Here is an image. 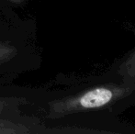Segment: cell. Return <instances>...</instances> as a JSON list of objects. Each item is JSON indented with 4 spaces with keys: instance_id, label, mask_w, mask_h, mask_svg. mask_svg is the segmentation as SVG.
<instances>
[{
    "instance_id": "8992f818",
    "label": "cell",
    "mask_w": 135,
    "mask_h": 134,
    "mask_svg": "<svg viewBox=\"0 0 135 134\" xmlns=\"http://www.w3.org/2000/svg\"><path fill=\"white\" fill-rule=\"evenodd\" d=\"M9 1L13 2V3H21V2H23L24 0H9Z\"/></svg>"
},
{
    "instance_id": "5b68a950",
    "label": "cell",
    "mask_w": 135,
    "mask_h": 134,
    "mask_svg": "<svg viewBox=\"0 0 135 134\" xmlns=\"http://www.w3.org/2000/svg\"><path fill=\"white\" fill-rule=\"evenodd\" d=\"M27 103L25 98H18V97H0V115L7 109L16 107L18 106L24 105Z\"/></svg>"
},
{
    "instance_id": "3957f363",
    "label": "cell",
    "mask_w": 135,
    "mask_h": 134,
    "mask_svg": "<svg viewBox=\"0 0 135 134\" xmlns=\"http://www.w3.org/2000/svg\"><path fill=\"white\" fill-rule=\"evenodd\" d=\"M33 131L25 124L0 118V134H28Z\"/></svg>"
},
{
    "instance_id": "6da1fadb",
    "label": "cell",
    "mask_w": 135,
    "mask_h": 134,
    "mask_svg": "<svg viewBox=\"0 0 135 134\" xmlns=\"http://www.w3.org/2000/svg\"><path fill=\"white\" fill-rule=\"evenodd\" d=\"M135 105V82H127L110 70L89 75L70 92L48 103L46 118L62 120L81 116L93 133H135V127L119 116Z\"/></svg>"
},
{
    "instance_id": "277c9868",
    "label": "cell",
    "mask_w": 135,
    "mask_h": 134,
    "mask_svg": "<svg viewBox=\"0 0 135 134\" xmlns=\"http://www.w3.org/2000/svg\"><path fill=\"white\" fill-rule=\"evenodd\" d=\"M18 54V49L8 42L0 41V64L9 61Z\"/></svg>"
},
{
    "instance_id": "7a4b0ae2",
    "label": "cell",
    "mask_w": 135,
    "mask_h": 134,
    "mask_svg": "<svg viewBox=\"0 0 135 134\" xmlns=\"http://www.w3.org/2000/svg\"><path fill=\"white\" fill-rule=\"evenodd\" d=\"M123 27L135 37V25L132 22H123ZM116 75L127 82H135V47L131 49L108 68Z\"/></svg>"
}]
</instances>
